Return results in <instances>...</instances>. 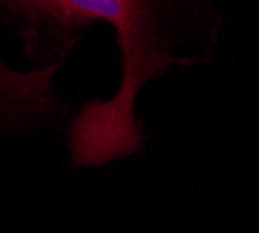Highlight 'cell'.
Wrapping results in <instances>:
<instances>
[{"label":"cell","instance_id":"cell-3","mask_svg":"<svg viewBox=\"0 0 259 233\" xmlns=\"http://www.w3.org/2000/svg\"><path fill=\"white\" fill-rule=\"evenodd\" d=\"M3 5L24 26L30 49H49L63 59L72 47L75 40L68 35L59 0H3Z\"/></svg>","mask_w":259,"mask_h":233},{"label":"cell","instance_id":"cell-1","mask_svg":"<svg viewBox=\"0 0 259 233\" xmlns=\"http://www.w3.org/2000/svg\"><path fill=\"white\" fill-rule=\"evenodd\" d=\"M68 35L91 21L115 28L121 54V84L110 101L87 103L70 126L75 166H103L143 150V131L133 114L140 86L175 63H189L182 49L210 47L220 14L212 0H59Z\"/></svg>","mask_w":259,"mask_h":233},{"label":"cell","instance_id":"cell-2","mask_svg":"<svg viewBox=\"0 0 259 233\" xmlns=\"http://www.w3.org/2000/svg\"><path fill=\"white\" fill-rule=\"evenodd\" d=\"M59 63L35 70H12L0 61V126L30 124L63 112V103L54 91Z\"/></svg>","mask_w":259,"mask_h":233}]
</instances>
